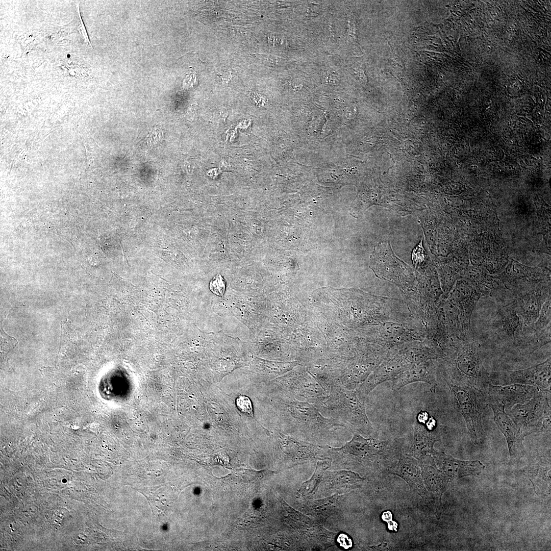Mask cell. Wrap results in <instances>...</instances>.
<instances>
[{
    "label": "cell",
    "instance_id": "e0dca14e",
    "mask_svg": "<svg viewBox=\"0 0 551 551\" xmlns=\"http://www.w3.org/2000/svg\"><path fill=\"white\" fill-rule=\"evenodd\" d=\"M435 374V368L431 363L414 366L399 373L392 381L391 389L398 391L411 383L423 382L428 384L432 392H434L437 386Z\"/></svg>",
    "mask_w": 551,
    "mask_h": 551
},
{
    "label": "cell",
    "instance_id": "5bb4252c",
    "mask_svg": "<svg viewBox=\"0 0 551 551\" xmlns=\"http://www.w3.org/2000/svg\"><path fill=\"white\" fill-rule=\"evenodd\" d=\"M480 290L471 282H462L458 284L452 294V299L461 310V329L464 334L469 331L471 317L478 302L483 296Z\"/></svg>",
    "mask_w": 551,
    "mask_h": 551
},
{
    "label": "cell",
    "instance_id": "7a4b0ae2",
    "mask_svg": "<svg viewBox=\"0 0 551 551\" xmlns=\"http://www.w3.org/2000/svg\"><path fill=\"white\" fill-rule=\"evenodd\" d=\"M444 379L467 385L485 391L490 382V373L483 365L480 346L472 338L465 340L448 363Z\"/></svg>",
    "mask_w": 551,
    "mask_h": 551
},
{
    "label": "cell",
    "instance_id": "d4e9b609",
    "mask_svg": "<svg viewBox=\"0 0 551 551\" xmlns=\"http://www.w3.org/2000/svg\"><path fill=\"white\" fill-rule=\"evenodd\" d=\"M161 134H162V131L160 130L159 129H156L150 134L149 137L148 138V140L153 143H156L162 139L161 138L157 137V135H159Z\"/></svg>",
    "mask_w": 551,
    "mask_h": 551
},
{
    "label": "cell",
    "instance_id": "277c9868",
    "mask_svg": "<svg viewBox=\"0 0 551 551\" xmlns=\"http://www.w3.org/2000/svg\"><path fill=\"white\" fill-rule=\"evenodd\" d=\"M550 391H541L524 404L506 412L525 436L550 430Z\"/></svg>",
    "mask_w": 551,
    "mask_h": 551
},
{
    "label": "cell",
    "instance_id": "44dd1931",
    "mask_svg": "<svg viewBox=\"0 0 551 551\" xmlns=\"http://www.w3.org/2000/svg\"><path fill=\"white\" fill-rule=\"evenodd\" d=\"M210 290L219 296H222L226 288L225 282L222 277L218 274L214 277L209 283Z\"/></svg>",
    "mask_w": 551,
    "mask_h": 551
},
{
    "label": "cell",
    "instance_id": "3957f363",
    "mask_svg": "<svg viewBox=\"0 0 551 551\" xmlns=\"http://www.w3.org/2000/svg\"><path fill=\"white\" fill-rule=\"evenodd\" d=\"M444 380L451 392L454 407L464 418L472 441L479 444L484 435L483 414L487 406L485 392L473 386Z\"/></svg>",
    "mask_w": 551,
    "mask_h": 551
},
{
    "label": "cell",
    "instance_id": "8992f818",
    "mask_svg": "<svg viewBox=\"0 0 551 551\" xmlns=\"http://www.w3.org/2000/svg\"><path fill=\"white\" fill-rule=\"evenodd\" d=\"M352 439L342 448L334 450L346 459L361 462L382 460L393 453V446L388 442L371 438H364L359 433L353 432Z\"/></svg>",
    "mask_w": 551,
    "mask_h": 551
},
{
    "label": "cell",
    "instance_id": "603a6c76",
    "mask_svg": "<svg viewBox=\"0 0 551 551\" xmlns=\"http://www.w3.org/2000/svg\"><path fill=\"white\" fill-rule=\"evenodd\" d=\"M337 541L340 546L347 549L352 545L351 539L345 534H340L337 538Z\"/></svg>",
    "mask_w": 551,
    "mask_h": 551
},
{
    "label": "cell",
    "instance_id": "30bf717a",
    "mask_svg": "<svg viewBox=\"0 0 551 551\" xmlns=\"http://www.w3.org/2000/svg\"><path fill=\"white\" fill-rule=\"evenodd\" d=\"M492 326L500 337L512 340L518 349L526 338L522 319L517 312L515 300L497 310Z\"/></svg>",
    "mask_w": 551,
    "mask_h": 551
},
{
    "label": "cell",
    "instance_id": "6da1fadb",
    "mask_svg": "<svg viewBox=\"0 0 551 551\" xmlns=\"http://www.w3.org/2000/svg\"><path fill=\"white\" fill-rule=\"evenodd\" d=\"M317 408L323 416L339 421L352 432L369 435L373 432L363 402L355 390L347 389L339 380L333 383L327 399Z\"/></svg>",
    "mask_w": 551,
    "mask_h": 551
},
{
    "label": "cell",
    "instance_id": "2e32d148",
    "mask_svg": "<svg viewBox=\"0 0 551 551\" xmlns=\"http://www.w3.org/2000/svg\"><path fill=\"white\" fill-rule=\"evenodd\" d=\"M393 470L394 474L403 478L408 484L411 491L423 499L430 495L424 486L418 461L416 458L411 455L402 456Z\"/></svg>",
    "mask_w": 551,
    "mask_h": 551
},
{
    "label": "cell",
    "instance_id": "cb8c5ba5",
    "mask_svg": "<svg viewBox=\"0 0 551 551\" xmlns=\"http://www.w3.org/2000/svg\"><path fill=\"white\" fill-rule=\"evenodd\" d=\"M196 82V77L194 73H191L188 75L185 79L183 82V88H188L189 87H192L195 84Z\"/></svg>",
    "mask_w": 551,
    "mask_h": 551
},
{
    "label": "cell",
    "instance_id": "52a82bcc",
    "mask_svg": "<svg viewBox=\"0 0 551 551\" xmlns=\"http://www.w3.org/2000/svg\"><path fill=\"white\" fill-rule=\"evenodd\" d=\"M487 406L492 409L494 421L506 440L510 461L520 459L525 454L523 442L525 435L516 426L502 405L487 398Z\"/></svg>",
    "mask_w": 551,
    "mask_h": 551
},
{
    "label": "cell",
    "instance_id": "4fadbf2b",
    "mask_svg": "<svg viewBox=\"0 0 551 551\" xmlns=\"http://www.w3.org/2000/svg\"><path fill=\"white\" fill-rule=\"evenodd\" d=\"M431 456L438 468L446 475L449 482L466 476L478 475L485 468L479 460H460L443 452L435 450Z\"/></svg>",
    "mask_w": 551,
    "mask_h": 551
},
{
    "label": "cell",
    "instance_id": "9a60e30c",
    "mask_svg": "<svg viewBox=\"0 0 551 551\" xmlns=\"http://www.w3.org/2000/svg\"><path fill=\"white\" fill-rule=\"evenodd\" d=\"M417 460L427 491L434 496L438 505H441V497L446 489L449 480L446 475L438 468L431 455H427Z\"/></svg>",
    "mask_w": 551,
    "mask_h": 551
},
{
    "label": "cell",
    "instance_id": "5b68a950",
    "mask_svg": "<svg viewBox=\"0 0 551 551\" xmlns=\"http://www.w3.org/2000/svg\"><path fill=\"white\" fill-rule=\"evenodd\" d=\"M551 358L530 367L505 372L490 373V382L495 385L522 384L538 388L542 391H550Z\"/></svg>",
    "mask_w": 551,
    "mask_h": 551
},
{
    "label": "cell",
    "instance_id": "7c38bea8",
    "mask_svg": "<svg viewBox=\"0 0 551 551\" xmlns=\"http://www.w3.org/2000/svg\"><path fill=\"white\" fill-rule=\"evenodd\" d=\"M441 434L436 419L431 416L423 421L416 419L410 455L417 460L435 451V443L440 440Z\"/></svg>",
    "mask_w": 551,
    "mask_h": 551
},
{
    "label": "cell",
    "instance_id": "ffe728a7",
    "mask_svg": "<svg viewBox=\"0 0 551 551\" xmlns=\"http://www.w3.org/2000/svg\"><path fill=\"white\" fill-rule=\"evenodd\" d=\"M522 473L525 476L528 477L530 480L538 478L544 481L550 485V474L548 471L550 468L548 467H543L539 464H531L522 469Z\"/></svg>",
    "mask_w": 551,
    "mask_h": 551
},
{
    "label": "cell",
    "instance_id": "7402d4cb",
    "mask_svg": "<svg viewBox=\"0 0 551 551\" xmlns=\"http://www.w3.org/2000/svg\"><path fill=\"white\" fill-rule=\"evenodd\" d=\"M238 408L242 412L253 417V409L251 399L246 396L239 395L236 400Z\"/></svg>",
    "mask_w": 551,
    "mask_h": 551
},
{
    "label": "cell",
    "instance_id": "d6986e66",
    "mask_svg": "<svg viewBox=\"0 0 551 551\" xmlns=\"http://www.w3.org/2000/svg\"><path fill=\"white\" fill-rule=\"evenodd\" d=\"M551 297L550 294L543 304L539 315L532 328V333H538L545 330L550 325Z\"/></svg>",
    "mask_w": 551,
    "mask_h": 551
},
{
    "label": "cell",
    "instance_id": "9c48e42d",
    "mask_svg": "<svg viewBox=\"0 0 551 551\" xmlns=\"http://www.w3.org/2000/svg\"><path fill=\"white\" fill-rule=\"evenodd\" d=\"M545 276L540 268L527 266L510 259L500 278L504 285L516 295L536 287L535 285L544 280Z\"/></svg>",
    "mask_w": 551,
    "mask_h": 551
},
{
    "label": "cell",
    "instance_id": "8fae6325",
    "mask_svg": "<svg viewBox=\"0 0 551 551\" xmlns=\"http://www.w3.org/2000/svg\"><path fill=\"white\" fill-rule=\"evenodd\" d=\"M541 391L530 385H495L489 383L485 392L488 399L502 405L506 412L516 405L527 403Z\"/></svg>",
    "mask_w": 551,
    "mask_h": 551
},
{
    "label": "cell",
    "instance_id": "ba28073f",
    "mask_svg": "<svg viewBox=\"0 0 551 551\" xmlns=\"http://www.w3.org/2000/svg\"><path fill=\"white\" fill-rule=\"evenodd\" d=\"M549 294L548 287L536 286L515 295L517 310L522 319L525 335L532 334L541 307Z\"/></svg>",
    "mask_w": 551,
    "mask_h": 551
},
{
    "label": "cell",
    "instance_id": "ac0fdd59",
    "mask_svg": "<svg viewBox=\"0 0 551 551\" xmlns=\"http://www.w3.org/2000/svg\"><path fill=\"white\" fill-rule=\"evenodd\" d=\"M465 274L466 278L480 290L483 296L492 294L494 290L502 287L492 277L477 267H469Z\"/></svg>",
    "mask_w": 551,
    "mask_h": 551
}]
</instances>
